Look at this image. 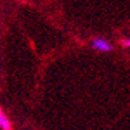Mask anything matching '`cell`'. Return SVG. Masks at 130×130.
Instances as JSON below:
<instances>
[{"label": "cell", "mask_w": 130, "mask_h": 130, "mask_svg": "<svg viewBox=\"0 0 130 130\" xmlns=\"http://www.w3.org/2000/svg\"><path fill=\"white\" fill-rule=\"evenodd\" d=\"M92 46L96 51H100V52H108V51L111 49L110 44L106 40H104V39H94L92 41Z\"/></svg>", "instance_id": "cell-1"}, {"label": "cell", "mask_w": 130, "mask_h": 130, "mask_svg": "<svg viewBox=\"0 0 130 130\" xmlns=\"http://www.w3.org/2000/svg\"><path fill=\"white\" fill-rule=\"evenodd\" d=\"M0 129H2V130H11V129H12L8 117L4 114V111H3L2 108H0Z\"/></svg>", "instance_id": "cell-2"}, {"label": "cell", "mask_w": 130, "mask_h": 130, "mask_svg": "<svg viewBox=\"0 0 130 130\" xmlns=\"http://www.w3.org/2000/svg\"><path fill=\"white\" fill-rule=\"evenodd\" d=\"M122 45L125 46V48H129V46H130V39L123 40V41H122Z\"/></svg>", "instance_id": "cell-3"}]
</instances>
